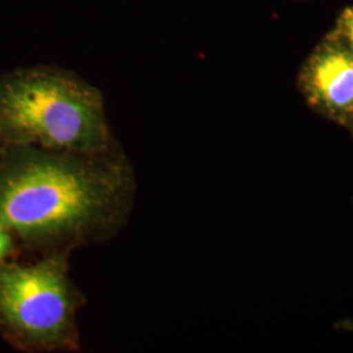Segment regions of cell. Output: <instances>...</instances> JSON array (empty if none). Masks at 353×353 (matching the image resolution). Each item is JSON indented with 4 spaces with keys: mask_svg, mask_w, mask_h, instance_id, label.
Wrapping results in <instances>:
<instances>
[{
    "mask_svg": "<svg viewBox=\"0 0 353 353\" xmlns=\"http://www.w3.org/2000/svg\"><path fill=\"white\" fill-rule=\"evenodd\" d=\"M132 195L131 166L115 150L0 148V225L28 248L70 252L113 233L130 212Z\"/></svg>",
    "mask_w": 353,
    "mask_h": 353,
    "instance_id": "cell-1",
    "label": "cell"
},
{
    "mask_svg": "<svg viewBox=\"0 0 353 353\" xmlns=\"http://www.w3.org/2000/svg\"><path fill=\"white\" fill-rule=\"evenodd\" d=\"M0 141L87 154L114 150L101 92L52 67L0 76Z\"/></svg>",
    "mask_w": 353,
    "mask_h": 353,
    "instance_id": "cell-2",
    "label": "cell"
},
{
    "mask_svg": "<svg viewBox=\"0 0 353 353\" xmlns=\"http://www.w3.org/2000/svg\"><path fill=\"white\" fill-rule=\"evenodd\" d=\"M70 252L32 263L0 262V335L24 352L76 351L81 294L68 272Z\"/></svg>",
    "mask_w": 353,
    "mask_h": 353,
    "instance_id": "cell-3",
    "label": "cell"
},
{
    "mask_svg": "<svg viewBox=\"0 0 353 353\" xmlns=\"http://www.w3.org/2000/svg\"><path fill=\"white\" fill-rule=\"evenodd\" d=\"M307 87L316 102L330 112H353V52L341 46H328L313 58Z\"/></svg>",
    "mask_w": 353,
    "mask_h": 353,
    "instance_id": "cell-4",
    "label": "cell"
},
{
    "mask_svg": "<svg viewBox=\"0 0 353 353\" xmlns=\"http://www.w3.org/2000/svg\"><path fill=\"white\" fill-rule=\"evenodd\" d=\"M16 242L12 233L0 225V262L8 261L16 249Z\"/></svg>",
    "mask_w": 353,
    "mask_h": 353,
    "instance_id": "cell-5",
    "label": "cell"
},
{
    "mask_svg": "<svg viewBox=\"0 0 353 353\" xmlns=\"http://www.w3.org/2000/svg\"><path fill=\"white\" fill-rule=\"evenodd\" d=\"M341 29L353 52V8L344 13L341 19Z\"/></svg>",
    "mask_w": 353,
    "mask_h": 353,
    "instance_id": "cell-6",
    "label": "cell"
},
{
    "mask_svg": "<svg viewBox=\"0 0 353 353\" xmlns=\"http://www.w3.org/2000/svg\"><path fill=\"white\" fill-rule=\"evenodd\" d=\"M1 147H3V144H1V141H0V148H1Z\"/></svg>",
    "mask_w": 353,
    "mask_h": 353,
    "instance_id": "cell-7",
    "label": "cell"
}]
</instances>
